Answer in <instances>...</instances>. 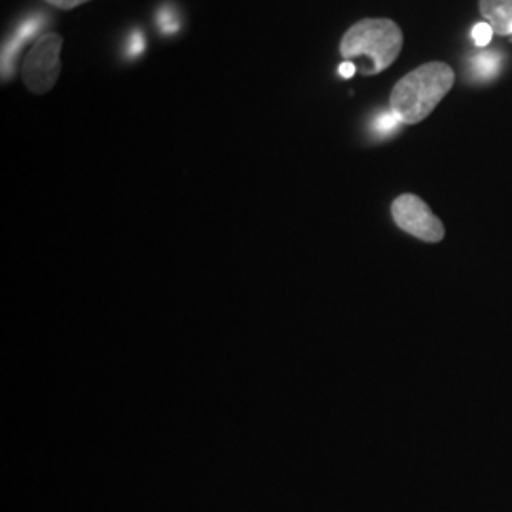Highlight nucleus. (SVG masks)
<instances>
[{"instance_id": "f257e3e1", "label": "nucleus", "mask_w": 512, "mask_h": 512, "mask_svg": "<svg viewBox=\"0 0 512 512\" xmlns=\"http://www.w3.org/2000/svg\"><path fill=\"white\" fill-rule=\"evenodd\" d=\"M456 73L448 63L431 61L404 74L389 95V110L404 126L423 122L450 93Z\"/></svg>"}, {"instance_id": "f03ea898", "label": "nucleus", "mask_w": 512, "mask_h": 512, "mask_svg": "<svg viewBox=\"0 0 512 512\" xmlns=\"http://www.w3.org/2000/svg\"><path fill=\"white\" fill-rule=\"evenodd\" d=\"M403 29L387 18H366L351 25L340 40V55L346 61L366 57L370 67L366 76L389 69L403 52Z\"/></svg>"}, {"instance_id": "7ed1b4c3", "label": "nucleus", "mask_w": 512, "mask_h": 512, "mask_svg": "<svg viewBox=\"0 0 512 512\" xmlns=\"http://www.w3.org/2000/svg\"><path fill=\"white\" fill-rule=\"evenodd\" d=\"M63 37L57 33H44L29 48L21 65V80L25 88L35 95L54 90L61 74Z\"/></svg>"}, {"instance_id": "20e7f679", "label": "nucleus", "mask_w": 512, "mask_h": 512, "mask_svg": "<svg viewBox=\"0 0 512 512\" xmlns=\"http://www.w3.org/2000/svg\"><path fill=\"white\" fill-rule=\"evenodd\" d=\"M391 217L403 232L425 243H439L446 234L439 217L414 194L399 196L391 205Z\"/></svg>"}, {"instance_id": "39448f33", "label": "nucleus", "mask_w": 512, "mask_h": 512, "mask_svg": "<svg viewBox=\"0 0 512 512\" xmlns=\"http://www.w3.org/2000/svg\"><path fill=\"white\" fill-rule=\"evenodd\" d=\"M478 10L494 27L495 35L511 37L512 0H478Z\"/></svg>"}, {"instance_id": "423d86ee", "label": "nucleus", "mask_w": 512, "mask_h": 512, "mask_svg": "<svg viewBox=\"0 0 512 512\" xmlns=\"http://www.w3.org/2000/svg\"><path fill=\"white\" fill-rule=\"evenodd\" d=\"M494 35V27H492L488 21H484V23H476L475 27H473V33H471V37L475 40V44L478 48L488 46Z\"/></svg>"}, {"instance_id": "0eeeda50", "label": "nucleus", "mask_w": 512, "mask_h": 512, "mask_svg": "<svg viewBox=\"0 0 512 512\" xmlns=\"http://www.w3.org/2000/svg\"><path fill=\"white\" fill-rule=\"evenodd\" d=\"M46 2L52 4L54 8H59V10H74V8H78L82 4H88L92 0H46Z\"/></svg>"}, {"instance_id": "6e6552de", "label": "nucleus", "mask_w": 512, "mask_h": 512, "mask_svg": "<svg viewBox=\"0 0 512 512\" xmlns=\"http://www.w3.org/2000/svg\"><path fill=\"white\" fill-rule=\"evenodd\" d=\"M355 71H357V69H355V65H353L351 61H346V63L340 67V74H342L344 78H351V76L355 74Z\"/></svg>"}, {"instance_id": "1a4fd4ad", "label": "nucleus", "mask_w": 512, "mask_h": 512, "mask_svg": "<svg viewBox=\"0 0 512 512\" xmlns=\"http://www.w3.org/2000/svg\"><path fill=\"white\" fill-rule=\"evenodd\" d=\"M511 37H512V27H511Z\"/></svg>"}]
</instances>
